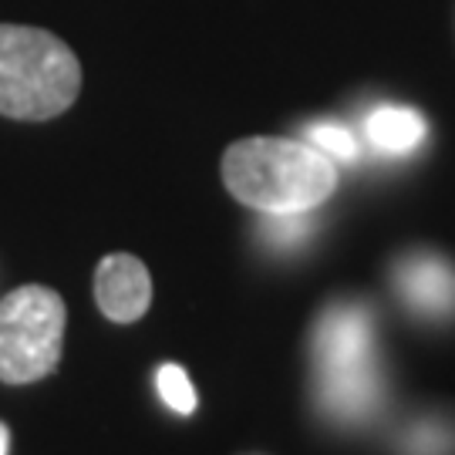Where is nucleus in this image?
<instances>
[{"mask_svg":"<svg viewBox=\"0 0 455 455\" xmlns=\"http://www.w3.org/2000/svg\"><path fill=\"white\" fill-rule=\"evenodd\" d=\"M156 388H159L163 402L172 408L176 415H193L196 411V391L180 364H163V368L156 371Z\"/></svg>","mask_w":455,"mask_h":455,"instance_id":"nucleus-11","label":"nucleus"},{"mask_svg":"<svg viewBox=\"0 0 455 455\" xmlns=\"http://www.w3.org/2000/svg\"><path fill=\"white\" fill-rule=\"evenodd\" d=\"M395 291L428 321L455 317V267L432 253H411L395 267Z\"/></svg>","mask_w":455,"mask_h":455,"instance_id":"nucleus-6","label":"nucleus"},{"mask_svg":"<svg viewBox=\"0 0 455 455\" xmlns=\"http://www.w3.org/2000/svg\"><path fill=\"white\" fill-rule=\"evenodd\" d=\"M307 146H314L317 152H324L327 159L334 163H358L361 146L355 139V132L338 125V122H317L307 129Z\"/></svg>","mask_w":455,"mask_h":455,"instance_id":"nucleus-9","label":"nucleus"},{"mask_svg":"<svg viewBox=\"0 0 455 455\" xmlns=\"http://www.w3.org/2000/svg\"><path fill=\"white\" fill-rule=\"evenodd\" d=\"M82 92V65L61 37L41 28L0 24V115L48 122Z\"/></svg>","mask_w":455,"mask_h":455,"instance_id":"nucleus-3","label":"nucleus"},{"mask_svg":"<svg viewBox=\"0 0 455 455\" xmlns=\"http://www.w3.org/2000/svg\"><path fill=\"white\" fill-rule=\"evenodd\" d=\"M68 310L61 293L28 283L0 300V381L31 385L48 378L65 351Z\"/></svg>","mask_w":455,"mask_h":455,"instance_id":"nucleus-4","label":"nucleus"},{"mask_svg":"<svg viewBox=\"0 0 455 455\" xmlns=\"http://www.w3.org/2000/svg\"><path fill=\"white\" fill-rule=\"evenodd\" d=\"M223 182L257 212H307L334 196L338 169L307 142L243 139L223 152Z\"/></svg>","mask_w":455,"mask_h":455,"instance_id":"nucleus-1","label":"nucleus"},{"mask_svg":"<svg viewBox=\"0 0 455 455\" xmlns=\"http://www.w3.org/2000/svg\"><path fill=\"white\" fill-rule=\"evenodd\" d=\"M7 445H11V435H7V428L0 422V455H7Z\"/></svg>","mask_w":455,"mask_h":455,"instance_id":"nucleus-12","label":"nucleus"},{"mask_svg":"<svg viewBox=\"0 0 455 455\" xmlns=\"http://www.w3.org/2000/svg\"><path fill=\"white\" fill-rule=\"evenodd\" d=\"M364 135L385 156H408L425 142V118L405 105H378L364 118Z\"/></svg>","mask_w":455,"mask_h":455,"instance_id":"nucleus-7","label":"nucleus"},{"mask_svg":"<svg viewBox=\"0 0 455 455\" xmlns=\"http://www.w3.org/2000/svg\"><path fill=\"white\" fill-rule=\"evenodd\" d=\"M98 310L115 324H135L152 304L148 267L132 253H112L95 270Z\"/></svg>","mask_w":455,"mask_h":455,"instance_id":"nucleus-5","label":"nucleus"},{"mask_svg":"<svg viewBox=\"0 0 455 455\" xmlns=\"http://www.w3.org/2000/svg\"><path fill=\"white\" fill-rule=\"evenodd\" d=\"M317 402L338 422H364L381 405L374 321L364 304H334L314 327Z\"/></svg>","mask_w":455,"mask_h":455,"instance_id":"nucleus-2","label":"nucleus"},{"mask_svg":"<svg viewBox=\"0 0 455 455\" xmlns=\"http://www.w3.org/2000/svg\"><path fill=\"white\" fill-rule=\"evenodd\" d=\"M455 428L445 422H419L408 428L405 452L408 455H452Z\"/></svg>","mask_w":455,"mask_h":455,"instance_id":"nucleus-10","label":"nucleus"},{"mask_svg":"<svg viewBox=\"0 0 455 455\" xmlns=\"http://www.w3.org/2000/svg\"><path fill=\"white\" fill-rule=\"evenodd\" d=\"M263 240L276 250H293V246L307 243L314 233V220L307 212H263Z\"/></svg>","mask_w":455,"mask_h":455,"instance_id":"nucleus-8","label":"nucleus"}]
</instances>
